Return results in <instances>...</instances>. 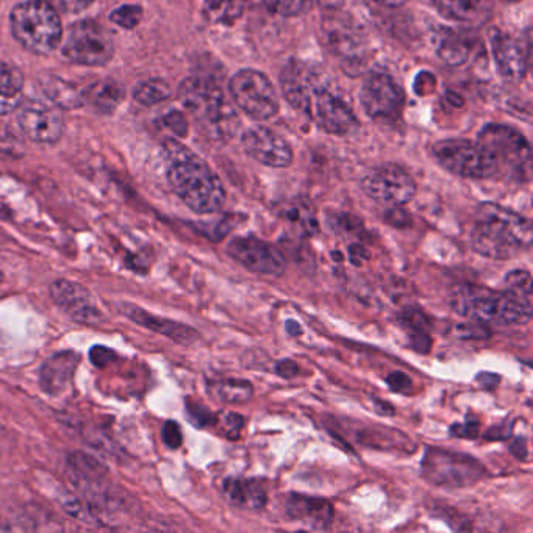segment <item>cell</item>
Wrapping results in <instances>:
<instances>
[{
  "mask_svg": "<svg viewBox=\"0 0 533 533\" xmlns=\"http://www.w3.org/2000/svg\"><path fill=\"white\" fill-rule=\"evenodd\" d=\"M246 155L269 168H288L293 163V147L285 138L265 126L249 127L241 135Z\"/></svg>",
  "mask_w": 533,
  "mask_h": 533,
  "instance_id": "cell-17",
  "label": "cell"
},
{
  "mask_svg": "<svg viewBox=\"0 0 533 533\" xmlns=\"http://www.w3.org/2000/svg\"><path fill=\"white\" fill-rule=\"evenodd\" d=\"M388 387L391 388V391L399 394H408L412 391L413 383L412 379L401 371H394L393 374L387 377Z\"/></svg>",
  "mask_w": 533,
  "mask_h": 533,
  "instance_id": "cell-42",
  "label": "cell"
},
{
  "mask_svg": "<svg viewBox=\"0 0 533 533\" xmlns=\"http://www.w3.org/2000/svg\"><path fill=\"white\" fill-rule=\"evenodd\" d=\"M90 357L91 362H93L97 368H107V366L115 360L116 354L111 351V349H107V347L96 346L91 349Z\"/></svg>",
  "mask_w": 533,
  "mask_h": 533,
  "instance_id": "cell-44",
  "label": "cell"
},
{
  "mask_svg": "<svg viewBox=\"0 0 533 533\" xmlns=\"http://www.w3.org/2000/svg\"><path fill=\"white\" fill-rule=\"evenodd\" d=\"M207 4L208 15L212 16L213 21L230 24L235 21L243 11V2L241 0H205Z\"/></svg>",
  "mask_w": 533,
  "mask_h": 533,
  "instance_id": "cell-34",
  "label": "cell"
},
{
  "mask_svg": "<svg viewBox=\"0 0 533 533\" xmlns=\"http://www.w3.org/2000/svg\"><path fill=\"white\" fill-rule=\"evenodd\" d=\"M126 91L116 80H99L83 91L85 104L91 105L99 113H113L124 101Z\"/></svg>",
  "mask_w": 533,
  "mask_h": 533,
  "instance_id": "cell-27",
  "label": "cell"
},
{
  "mask_svg": "<svg viewBox=\"0 0 533 533\" xmlns=\"http://www.w3.org/2000/svg\"><path fill=\"white\" fill-rule=\"evenodd\" d=\"M229 90L237 107L255 121H268L279 113V94L263 72L241 69L230 79Z\"/></svg>",
  "mask_w": 533,
  "mask_h": 533,
  "instance_id": "cell-10",
  "label": "cell"
},
{
  "mask_svg": "<svg viewBox=\"0 0 533 533\" xmlns=\"http://www.w3.org/2000/svg\"><path fill=\"white\" fill-rule=\"evenodd\" d=\"M432 155L446 171L463 179H491L498 176L490 155L477 141L451 138L432 146Z\"/></svg>",
  "mask_w": 533,
  "mask_h": 533,
  "instance_id": "cell-12",
  "label": "cell"
},
{
  "mask_svg": "<svg viewBox=\"0 0 533 533\" xmlns=\"http://www.w3.org/2000/svg\"><path fill=\"white\" fill-rule=\"evenodd\" d=\"M441 15L462 24H477L487 18V0H432Z\"/></svg>",
  "mask_w": 533,
  "mask_h": 533,
  "instance_id": "cell-28",
  "label": "cell"
},
{
  "mask_svg": "<svg viewBox=\"0 0 533 533\" xmlns=\"http://www.w3.org/2000/svg\"><path fill=\"white\" fill-rule=\"evenodd\" d=\"M52 302L72 321L94 326L104 319L93 293L82 283L72 280H55L49 288Z\"/></svg>",
  "mask_w": 533,
  "mask_h": 533,
  "instance_id": "cell-18",
  "label": "cell"
},
{
  "mask_svg": "<svg viewBox=\"0 0 533 533\" xmlns=\"http://www.w3.org/2000/svg\"><path fill=\"white\" fill-rule=\"evenodd\" d=\"M505 283H507L508 290L532 297V276L529 271L515 269V271L508 272L505 276Z\"/></svg>",
  "mask_w": 533,
  "mask_h": 533,
  "instance_id": "cell-38",
  "label": "cell"
},
{
  "mask_svg": "<svg viewBox=\"0 0 533 533\" xmlns=\"http://www.w3.org/2000/svg\"><path fill=\"white\" fill-rule=\"evenodd\" d=\"M297 371H299V366H297L296 362H293V360H282V362L277 363L274 373L277 376L283 377V379H293Z\"/></svg>",
  "mask_w": 533,
  "mask_h": 533,
  "instance_id": "cell-49",
  "label": "cell"
},
{
  "mask_svg": "<svg viewBox=\"0 0 533 533\" xmlns=\"http://www.w3.org/2000/svg\"><path fill=\"white\" fill-rule=\"evenodd\" d=\"M18 126L22 135L33 143L54 144L60 141L65 124L54 107L29 101L18 108Z\"/></svg>",
  "mask_w": 533,
  "mask_h": 533,
  "instance_id": "cell-19",
  "label": "cell"
},
{
  "mask_svg": "<svg viewBox=\"0 0 533 533\" xmlns=\"http://www.w3.org/2000/svg\"><path fill=\"white\" fill-rule=\"evenodd\" d=\"M437 54L448 66H462L469 60V47L454 32H446L438 43Z\"/></svg>",
  "mask_w": 533,
  "mask_h": 533,
  "instance_id": "cell-32",
  "label": "cell"
},
{
  "mask_svg": "<svg viewBox=\"0 0 533 533\" xmlns=\"http://www.w3.org/2000/svg\"><path fill=\"white\" fill-rule=\"evenodd\" d=\"M41 91L44 96L51 101L54 107L63 108V110H76V108L85 105L83 91H80L76 85H72L68 80L54 74H44L40 77Z\"/></svg>",
  "mask_w": 533,
  "mask_h": 533,
  "instance_id": "cell-25",
  "label": "cell"
},
{
  "mask_svg": "<svg viewBox=\"0 0 533 533\" xmlns=\"http://www.w3.org/2000/svg\"><path fill=\"white\" fill-rule=\"evenodd\" d=\"M322 19V38L329 47L330 54L340 61L341 68L357 76L366 66L369 58L368 41L354 19L338 13V8H330Z\"/></svg>",
  "mask_w": 533,
  "mask_h": 533,
  "instance_id": "cell-9",
  "label": "cell"
},
{
  "mask_svg": "<svg viewBox=\"0 0 533 533\" xmlns=\"http://www.w3.org/2000/svg\"><path fill=\"white\" fill-rule=\"evenodd\" d=\"M171 86L161 79H147L138 83L133 90V97L138 104L144 107L161 104L171 97Z\"/></svg>",
  "mask_w": 533,
  "mask_h": 533,
  "instance_id": "cell-33",
  "label": "cell"
},
{
  "mask_svg": "<svg viewBox=\"0 0 533 533\" xmlns=\"http://www.w3.org/2000/svg\"><path fill=\"white\" fill-rule=\"evenodd\" d=\"M227 254L243 268L262 276L280 277L287 269V258L276 246L255 237H237L227 246Z\"/></svg>",
  "mask_w": 533,
  "mask_h": 533,
  "instance_id": "cell-16",
  "label": "cell"
},
{
  "mask_svg": "<svg viewBox=\"0 0 533 533\" xmlns=\"http://www.w3.org/2000/svg\"><path fill=\"white\" fill-rule=\"evenodd\" d=\"M399 324L404 327L410 337V344L416 352L427 354L432 346V337H430V330H432V322L424 315V312L418 308H407L401 316H399Z\"/></svg>",
  "mask_w": 533,
  "mask_h": 533,
  "instance_id": "cell-30",
  "label": "cell"
},
{
  "mask_svg": "<svg viewBox=\"0 0 533 533\" xmlns=\"http://www.w3.org/2000/svg\"><path fill=\"white\" fill-rule=\"evenodd\" d=\"M455 335L466 341H485L490 340L491 330L485 326V322L469 319L455 326Z\"/></svg>",
  "mask_w": 533,
  "mask_h": 533,
  "instance_id": "cell-36",
  "label": "cell"
},
{
  "mask_svg": "<svg viewBox=\"0 0 533 533\" xmlns=\"http://www.w3.org/2000/svg\"><path fill=\"white\" fill-rule=\"evenodd\" d=\"M266 10L279 16L301 15L310 0H260Z\"/></svg>",
  "mask_w": 533,
  "mask_h": 533,
  "instance_id": "cell-37",
  "label": "cell"
},
{
  "mask_svg": "<svg viewBox=\"0 0 533 533\" xmlns=\"http://www.w3.org/2000/svg\"><path fill=\"white\" fill-rule=\"evenodd\" d=\"M41 2L51 5L58 13H79L90 7L96 0H41Z\"/></svg>",
  "mask_w": 533,
  "mask_h": 533,
  "instance_id": "cell-41",
  "label": "cell"
},
{
  "mask_svg": "<svg viewBox=\"0 0 533 533\" xmlns=\"http://www.w3.org/2000/svg\"><path fill=\"white\" fill-rule=\"evenodd\" d=\"M469 241L477 254L507 260L532 244V226L510 208L485 202L474 215Z\"/></svg>",
  "mask_w": 533,
  "mask_h": 533,
  "instance_id": "cell-3",
  "label": "cell"
},
{
  "mask_svg": "<svg viewBox=\"0 0 533 533\" xmlns=\"http://www.w3.org/2000/svg\"><path fill=\"white\" fill-rule=\"evenodd\" d=\"M11 35L26 51L49 55L63 40L60 15L41 0H29L16 5L10 15Z\"/></svg>",
  "mask_w": 533,
  "mask_h": 533,
  "instance_id": "cell-6",
  "label": "cell"
},
{
  "mask_svg": "<svg viewBox=\"0 0 533 533\" xmlns=\"http://www.w3.org/2000/svg\"><path fill=\"white\" fill-rule=\"evenodd\" d=\"M285 329H287V332L290 333L291 337H299V335H302V327L299 326L296 321H293V319L287 321Z\"/></svg>",
  "mask_w": 533,
  "mask_h": 533,
  "instance_id": "cell-53",
  "label": "cell"
},
{
  "mask_svg": "<svg viewBox=\"0 0 533 533\" xmlns=\"http://www.w3.org/2000/svg\"><path fill=\"white\" fill-rule=\"evenodd\" d=\"M476 141L490 155L498 174L518 180L529 177L530 146L518 130L504 124H488L480 130Z\"/></svg>",
  "mask_w": 533,
  "mask_h": 533,
  "instance_id": "cell-8",
  "label": "cell"
},
{
  "mask_svg": "<svg viewBox=\"0 0 533 533\" xmlns=\"http://www.w3.org/2000/svg\"><path fill=\"white\" fill-rule=\"evenodd\" d=\"M408 219L410 218H408L407 213H405L401 207H391V210L387 215L388 224L398 227V229L408 226Z\"/></svg>",
  "mask_w": 533,
  "mask_h": 533,
  "instance_id": "cell-48",
  "label": "cell"
},
{
  "mask_svg": "<svg viewBox=\"0 0 533 533\" xmlns=\"http://www.w3.org/2000/svg\"><path fill=\"white\" fill-rule=\"evenodd\" d=\"M283 97L330 135H349L357 116L343 88L326 69L304 60H291L280 74Z\"/></svg>",
  "mask_w": 533,
  "mask_h": 533,
  "instance_id": "cell-1",
  "label": "cell"
},
{
  "mask_svg": "<svg viewBox=\"0 0 533 533\" xmlns=\"http://www.w3.org/2000/svg\"><path fill=\"white\" fill-rule=\"evenodd\" d=\"M168 182L180 201L197 215L221 212L227 194L207 161L176 140L165 143Z\"/></svg>",
  "mask_w": 533,
  "mask_h": 533,
  "instance_id": "cell-2",
  "label": "cell"
},
{
  "mask_svg": "<svg viewBox=\"0 0 533 533\" xmlns=\"http://www.w3.org/2000/svg\"><path fill=\"white\" fill-rule=\"evenodd\" d=\"M316 2L326 8V10H330V8H340L344 0H316Z\"/></svg>",
  "mask_w": 533,
  "mask_h": 533,
  "instance_id": "cell-54",
  "label": "cell"
},
{
  "mask_svg": "<svg viewBox=\"0 0 533 533\" xmlns=\"http://www.w3.org/2000/svg\"><path fill=\"white\" fill-rule=\"evenodd\" d=\"M118 310L122 316H126V318H129L130 321L135 322L138 326L152 330L155 333H160V335L169 338L174 343L191 346V344L201 340V335L193 327L187 326L183 322L172 321V319L152 315V313L146 312L143 307H138V305L122 302V304L118 305Z\"/></svg>",
  "mask_w": 533,
  "mask_h": 533,
  "instance_id": "cell-21",
  "label": "cell"
},
{
  "mask_svg": "<svg viewBox=\"0 0 533 533\" xmlns=\"http://www.w3.org/2000/svg\"><path fill=\"white\" fill-rule=\"evenodd\" d=\"M488 40L501 76L508 82H521L529 69V51L523 41L498 27L490 30Z\"/></svg>",
  "mask_w": 533,
  "mask_h": 533,
  "instance_id": "cell-20",
  "label": "cell"
},
{
  "mask_svg": "<svg viewBox=\"0 0 533 533\" xmlns=\"http://www.w3.org/2000/svg\"><path fill=\"white\" fill-rule=\"evenodd\" d=\"M166 124H168L169 129L172 132H176L177 135H185L187 132V124H185V119L180 113H171V115L166 118Z\"/></svg>",
  "mask_w": 533,
  "mask_h": 533,
  "instance_id": "cell-50",
  "label": "cell"
},
{
  "mask_svg": "<svg viewBox=\"0 0 533 533\" xmlns=\"http://www.w3.org/2000/svg\"><path fill=\"white\" fill-rule=\"evenodd\" d=\"M276 213L280 219L288 222L291 227H294V230L304 233V235H315L319 230L315 210L308 202L299 201V199L282 202L276 208Z\"/></svg>",
  "mask_w": 533,
  "mask_h": 533,
  "instance_id": "cell-29",
  "label": "cell"
},
{
  "mask_svg": "<svg viewBox=\"0 0 533 533\" xmlns=\"http://www.w3.org/2000/svg\"><path fill=\"white\" fill-rule=\"evenodd\" d=\"M163 441L171 449H179L182 446L183 437L179 424L174 423V421H168L163 426Z\"/></svg>",
  "mask_w": 533,
  "mask_h": 533,
  "instance_id": "cell-43",
  "label": "cell"
},
{
  "mask_svg": "<svg viewBox=\"0 0 533 533\" xmlns=\"http://www.w3.org/2000/svg\"><path fill=\"white\" fill-rule=\"evenodd\" d=\"M512 452L513 454L516 455V457L519 458V460H526V457H527L526 440H524V438H518V440L515 441V444H513Z\"/></svg>",
  "mask_w": 533,
  "mask_h": 533,
  "instance_id": "cell-51",
  "label": "cell"
},
{
  "mask_svg": "<svg viewBox=\"0 0 533 533\" xmlns=\"http://www.w3.org/2000/svg\"><path fill=\"white\" fill-rule=\"evenodd\" d=\"M363 193L388 207H404L415 199L416 182L402 166L385 163L371 169L360 182Z\"/></svg>",
  "mask_w": 533,
  "mask_h": 533,
  "instance_id": "cell-14",
  "label": "cell"
},
{
  "mask_svg": "<svg viewBox=\"0 0 533 533\" xmlns=\"http://www.w3.org/2000/svg\"><path fill=\"white\" fill-rule=\"evenodd\" d=\"M115 55L107 29L91 19L76 22L63 44V57L80 66H104Z\"/></svg>",
  "mask_w": 533,
  "mask_h": 533,
  "instance_id": "cell-13",
  "label": "cell"
},
{
  "mask_svg": "<svg viewBox=\"0 0 533 533\" xmlns=\"http://www.w3.org/2000/svg\"><path fill=\"white\" fill-rule=\"evenodd\" d=\"M188 415H190V418L193 419V423L197 424L199 427H205L208 426V424L215 423V416L210 415V412H207L204 407H201V405H194V407H190L188 405Z\"/></svg>",
  "mask_w": 533,
  "mask_h": 533,
  "instance_id": "cell-45",
  "label": "cell"
},
{
  "mask_svg": "<svg viewBox=\"0 0 533 533\" xmlns=\"http://www.w3.org/2000/svg\"><path fill=\"white\" fill-rule=\"evenodd\" d=\"M222 493L230 504L246 510H262L268 502L265 487L257 479L230 477L222 483Z\"/></svg>",
  "mask_w": 533,
  "mask_h": 533,
  "instance_id": "cell-24",
  "label": "cell"
},
{
  "mask_svg": "<svg viewBox=\"0 0 533 533\" xmlns=\"http://www.w3.org/2000/svg\"><path fill=\"white\" fill-rule=\"evenodd\" d=\"M360 104L369 118L390 121L404 107V93L387 72H371L360 90Z\"/></svg>",
  "mask_w": 533,
  "mask_h": 533,
  "instance_id": "cell-15",
  "label": "cell"
},
{
  "mask_svg": "<svg viewBox=\"0 0 533 533\" xmlns=\"http://www.w3.org/2000/svg\"><path fill=\"white\" fill-rule=\"evenodd\" d=\"M79 354L72 351L57 352L47 358L40 369V387L49 396H60L71 385L77 366Z\"/></svg>",
  "mask_w": 533,
  "mask_h": 533,
  "instance_id": "cell-23",
  "label": "cell"
},
{
  "mask_svg": "<svg viewBox=\"0 0 533 533\" xmlns=\"http://www.w3.org/2000/svg\"><path fill=\"white\" fill-rule=\"evenodd\" d=\"M66 474L77 493L82 494L85 507L93 513L111 512L119 507L121 498L108 477V469L97 458L85 452H72L66 458Z\"/></svg>",
  "mask_w": 533,
  "mask_h": 533,
  "instance_id": "cell-7",
  "label": "cell"
},
{
  "mask_svg": "<svg viewBox=\"0 0 533 533\" xmlns=\"http://www.w3.org/2000/svg\"><path fill=\"white\" fill-rule=\"evenodd\" d=\"M221 424V430L230 440H237L244 427V418L238 413H226L219 419H215V424Z\"/></svg>",
  "mask_w": 533,
  "mask_h": 533,
  "instance_id": "cell-39",
  "label": "cell"
},
{
  "mask_svg": "<svg viewBox=\"0 0 533 533\" xmlns=\"http://www.w3.org/2000/svg\"><path fill=\"white\" fill-rule=\"evenodd\" d=\"M285 513L296 523L315 530H327L333 521V507L329 501L305 494H290L285 501Z\"/></svg>",
  "mask_w": 533,
  "mask_h": 533,
  "instance_id": "cell-22",
  "label": "cell"
},
{
  "mask_svg": "<svg viewBox=\"0 0 533 533\" xmlns=\"http://www.w3.org/2000/svg\"><path fill=\"white\" fill-rule=\"evenodd\" d=\"M371 258L368 249L363 244H352L349 246V260L354 266H363Z\"/></svg>",
  "mask_w": 533,
  "mask_h": 533,
  "instance_id": "cell-46",
  "label": "cell"
},
{
  "mask_svg": "<svg viewBox=\"0 0 533 533\" xmlns=\"http://www.w3.org/2000/svg\"><path fill=\"white\" fill-rule=\"evenodd\" d=\"M374 4L380 5L383 8H399L404 7L407 4L408 0H371Z\"/></svg>",
  "mask_w": 533,
  "mask_h": 533,
  "instance_id": "cell-52",
  "label": "cell"
},
{
  "mask_svg": "<svg viewBox=\"0 0 533 533\" xmlns=\"http://www.w3.org/2000/svg\"><path fill=\"white\" fill-rule=\"evenodd\" d=\"M110 19L121 29L133 30L140 26L141 19H143V8L138 4L122 5L115 11H111Z\"/></svg>",
  "mask_w": 533,
  "mask_h": 533,
  "instance_id": "cell-35",
  "label": "cell"
},
{
  "mask_svg": "<svg viewBox=\"0 0 533 533\" xmlns=\"http://www.w3.org/2000/svg\"><path fill=\"white\" fill-rule=\"evenodd\" d=\"M179 99L210 140H230L237 133L240 127L237 110L213 80L188 77L180 85Z\"/></svg>",
  "mask_w": 533,
  "mask_h": 533,
  "instance_id": "cell-4",
  "label": "cell"
},
{
  "mask_svg": "<svg viewBox=\"0 0 533 533\" xmlns=\"http://www.w3.org/2000/svg\"><path fill=\"white\" fill-rule=\"evenodd\" d=\"M421 473L433 485L448 488L471 487L485 476V468L471 455L429 448L424 455Z\"/></svg>",
  "mask_w": 533,
  "mask_h": 533,
  "instance_id": "cell-11",
  "label": "cell"
},
{
  "mask_svg": "<svg viewBox=\"0 0 533 533\" xmlns=\"http://www.w3.org/2000/svg\"><path fill=\"white\" fill-rule=\"evenodd\" d=\"M333 221L340 227L343 232L349 233V235H355V237H363L365 229L360 219L355 216L349 215V213H340V215L333 216Z\"/></svg>",
  "mask_w": 533,
  "mask_h": 533,
  "instance_id": "cell-40",
  "label": "cell"
},
{
  "mask_svg": "<svg viewBox=\"0 0 533 533\" xmlns=\"http://www.w3.org/2000/svg\"><path fill=\"white\" fill-rule=\"evenodd\" d=\"M207 388L215 401L226 405L246 404L254 396L252 383L243 379L210 380Z\"/></svg>",
  "mask_w": 533,
  "mask_h": 533,
  "instance_id": "cell-31",
  "label": "cell"
},
{
  "mask_svg": "<svg viewBox=\"0 0 533 533\" xmlns=\"http://www.w3.org/2000/svg\"><path fill=\"white\" fill-rule=\"evenodd\" d=\"M457 315L477 321H498L524 326L532 319V297L515 291H493L477 285H460L451 294Z\"/></svg>",
  "mask_w": 533,
  "mask_h": 533,
  "instance_id": "cell-5",
  "label": "cell"
},
{
  "mask_svg": "<svg viewBox=\"0 0 533 533\" xmlns=\"http://www.w3.org/2000/svg\"><path fill=\"white\" fill-rule=\"evenodd\" d=\"M451 435L458 438H476L479 435V423L468 421L465 426L457 424V426L451 427Z\"/></svg>",
  "mask_w": 533,
  "mask_h": 533,
  "instance_id": "cell-47",
  "label": "cell"
},
{
  "mask_svg": "<svg viewBox=\"0 0 533 533\" xmlns=\"http://www.w3.org/2000/svg\"><path fill=\"white\" fill-rule=\"evenodd\" d=\"M24 102V76L16 66L0 61V115L15 113Z\"/></svg>",
  "mask_w": 533,
  "mask_h": 533,
  "instance_id": "cell-26",
  "label": "cell"
},
{
  "mask_svg": "<svg viewBox=\"0 0 533 533\" xmlns=\"http://www.w3.org/2000/svg\"><path fill=\"white\" fill-rule=\"evenodd\" d=\"M4 280V272L0 271V283Z\"/></svg>",
  "mask_w": 533,
  "mask_h": 533,
  "instance_id": "cell-55",
  "label": "cell"
}]
</instances>
